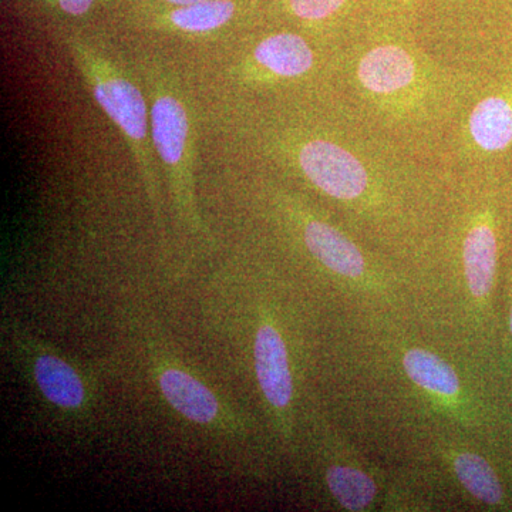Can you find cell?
<instances>
[{
	"mask_svg": "<svg viewBox=\"0 0 512 512\" xmlns=\"http://www.w3.org/2000/svg\"><path fill=\"white\" fill-rule=\"evenodd\" d=\"M393 3L403 12H410L414 6V0H393Z\"/></svg>",
	"mask_w": 512,
	"mask_h": 512,
	"instance_id": "18",
	"label": "cell"
},
{
	"mask_svg": "<svg viewBox=\"0 0 512 512\" xmlns=\"http://www.w3.org/2000/svg\"><path fill=\"white\" fill-rule=\"evenodd\" d=\"M163 2L168 6H187L194 5V3L205 2V0H163Z\"/></svg>",
	"mask_w": 512,
	"mask_h": 512,
	"instance_id": "17",
	"label": "cell"
},
{
	"mask_svg": "<svg viewBox=\"0 0 512 512\" xmlns=\"http://www.w3.org/2000/svg\"><path fill=\"white\" fill-rule=\"evenodd\" d=\"M279 3L284 15L295 22L302 33L320 42L338 32L360 0H279Z\"/></svg>",
	"mask_w": 512,
	"mask_h": 512,
	"instance_id": "10",
	"label": "cell"
},
{
	"mask_svg": "<svg viewBox=\"0 0 512 512\" xmlns=\"http://www.w3.org/2000/svg\"><path fill=\"white\" fill-rule=\"evenodd\" d=\"M461 148L473 158L504 153L512 146V82L487 94L468 111Z\"/></svg>",
	"mask_w": 512,
	"mask_h": 512,
	"instance_id": "6",
	"label": "cell"
},
{
	"mask_svg": "<svg viewBox=\"0 0 512 512\" xmlns=\"http://www.w3.org/2000/svg\"><path fill=\"white\" fill-rule=\"evenodd\" d=\"M330 493L349 511H362L376 497V484L363 471L353 467H330L326 473Z\"/></svg>",
	"mask_w": 512,
	"mask_h": 512,
	"instance_id": "15",
	"label": "cell"
},
{
	"mask_svg": "<svg viewBox=\"0 0 512 512\" xmlns=\"http://www.w3.org/2000/svg\"><path fill=\"white\" fill-rule=\"evenodd\" d=\"M407 376L421 389L443 397L460 393V380L450 366L439 356L423 349H412L404 355Z\"/></svg>",
	"mask_w": 512,
	"mask_h": 512,
	"instance_id": "13",
	"label": "cell"
},
{
	"mask_svg": "<svg viewBox=\"0 0 512 512\" xmlns=\"http://www.w3.org/2000/svg\"><path fill=\"white\" fill-rule=\"evenodd\" d=\"M510 330L512 335V309H511V316H510Z\"/></svg>",
	"mask_w": 512,
	"mask_h": 512,
	"instance_id": "19",
	"label": "cell"
},
{
	"mask_svg": "<svg viewBox=\"0 0 512 512\" xmlns=\"http://www.w3.org/2000/svg\"><path fill=\"white\" fill-rule=\"evenodd\" d=\"M339 57L313 37L293 30H276L231 46L215 60L214 80L208 89L232 94H315V83L335 72Z\"/></svg>",
	"mask_w": 512,
	"mask_h": 512,
	"instance_id": "4",
	"label": "cell"
},
{
	"mask_svg": "<svg viewBox=\"0 0 512 512\" xmlns=\"http://www.w3.org/2000/svg\"><path fill=\"white\" fill-rule=\"evenodd\" d=\"M60 39L90 96L119 130L147 194L156 204L160 194V167L151 140L150 106L133 64L120 60L96 37L63 32Z\"/></svg>",
	"mask_w": 512,
	"mask_h": 512,
	"instance_id": "3",
	"label": "cell"
},
{
	"mask_svg": "<svg viewBox=\"0 0 512 512\" xmlns=\"http://www.w3.org/2000/svg\"><path fill=\"white\" fill-rule=\"evenodd\" d=\"M359 99L390 126H424L464 106L470 83L394 30L377 29L340 56Z\"/></svg>",
	"mask_w": 512,
	"mask_h": 512,
	"instance_id": "1",
	"label": "cell"
},
{
	"mask_svg": "<svg viewBox=\"0 0 512 512\" xmlns=\"http://www.w3.org/2000/svg\"><path fill=\"white\" fill-rule=\"evenodd\" d=\"M498 261L497 222L491 208L471 217L463 239V265L471 295L487 299L493 289Z\"/></svg>",
	"mask_w": 512,
	"mask_h": 512,
	"instance_id": "8",
	"label": "cell"
},
{
	"mask_svg": "<svg viewBox=\"0 0 512 512\" xmlns=\"http://www.w3.org/2000/svg\"><path fill=\"white\" fill-rule=\"evenodd\" d=\"M161 392L177 412L195 423H211L218 416V402L211 390L197 379L177 369L160 376Z\"/></svg>",
	"mask_w": 512,
	"mask_h": 512,
	"instance_id": "11",
	"label": "cell"
},
{
	"mask_svg": "<svg viewBox=\"0 0 512 512\" xmlns=\"http://www.w3.org/2000/svg\"><path fill=\"white\" fill-rule=\"evenodd\" d=\"M276 202L284 208L286 218L292 222L299 241L320 265L333 274L345 278H363L367 272L365 255L355 242L329 221L323 220L305 207L295 195L271 183Z\"/></svg>",
	"mask_w": 512,
	"mask_h": 512,
	"instance_id": "5",
	"label": "cell"
},
{
	"mask_svg": "<svg viewBox=\"0 0 512 512\" xmlns=\"http://www.w3.org/2000/svg\"><path fill=\"white\" fill-rule=\"evenodd\" d=\"M239 13V0H205L194 5L171 6L148 13L146 22L141 23V26L161 35L185 37L200 42L220 37L237 25Z\"/></svg>",
	"mask_w": 512,
	"mask_h": 512,
	"instance_id": "7",
	"label": "cell"
},
{
	"mask_svg": "<svg viewBox=\"0 0 512 512\" xmlns=\"http://www.w3.org/2000/svg\"><path fill=\"white\" fill-rule=\"evenodd\" d=\"M454 471L460 483L471 495L487 505L503 504V487L487 460L473 453H461L454 458Z\"/></svg>",
	"mask_w": 512,
	"mask_h": 512,
	"instance_id": "14",
	"label": "cell"
},
{
	"mask_svg": "<svg viewBox=\"0 0 512 512\" xmlns=\"http://www.w3.org/2000/svg\"><path fill=\"white\" fill-rule=\"evenodd\" d=\"M64 15L72 16V18H80L86 16L92 10L94 0H49Z\"/></svg>",
	"mask_w": 512,
	"mask_h": 512,
	"instance_id": "16",
	"label": "cell"
},
{
	"mask_svg": "<svg viewBox=\"0 0 512 512\" xmlns=\"http://www.w3.org/2000/svg\"><path fill=\"white\" fill-rule=\"evenodd\" d=\"M37 386L49 402L74 409L84 400L82 379L72 366L56 356L42 355L35 362Z\"/></svg>",
	"mask_w": 512,
	"mask_h": 512,
	"instance_id": "12",
	"label": "cell"
},
{
	"mask_svg": "<svg viewBox=\"0 0 512 512\" xmlns=\"http://www.w3.org/2000/svg\"><path fill=\"white\" fill-rule=\"evenodd\" d=\"M150 106L151 140L175 205L185 220L198 225L195 207L197 119L191 86L174 60L154 47H140L131 60Z\"/></svg>",
	"mask_w": 512,
	"mask_h": 512,
	"instance_id": "2",
	"label": "cell"
},
{
	"mask_svg": "<svg viewBox=\"0 0 512 512\" xmlns=\"http://www.w3.org/2000/svg\"><path fill=\"white\" fill-rule=\"evenodd\" d=\"M255 367L266 400L285 409L292 399V377L284 339L272 326H262L255 339Z\"/></svg>",
	"mask_w": 512,
	"mask_h": 512,
	"instance_id": "9",
	"label": "cell"
}]
</instances>
